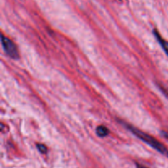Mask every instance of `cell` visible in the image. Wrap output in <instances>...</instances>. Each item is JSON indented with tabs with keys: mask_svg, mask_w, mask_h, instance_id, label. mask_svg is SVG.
<instances>
[{
	"mask_svg": "<svg viewBox=\"0 0 168 168\" xmlns=\"http://www.w3.org/2000/svg\"><path fill=\"white\" fill-rule=\"evenodd\" d=\"M120 122H121V121H120ZM122 122L123 126L126 127V129H128L130 132H132V133H133L136 137L139 138L140 140L144 142L145 144H147L150 146V147H152V148L155 149V150H157V152H159L161 154H162V155H164V156L168 157L167 148L165 145H163L160 141H158L157 139H155V138L152 136V135L147 134L145 132L142 131V130H140L139 129H138V128L131 126V125H129V124L124 122Z\"/></svg>",
	"mask_w": 168,
	"mask_h": 168,
	"instance_id": "cell-1",
	"label": "cell"
},
{
	"mask_svg": "<svg viewBox=\"0 0 168 168\" xmlns=\"http://www.w3.org/2000/svg\"><path fill=\"white\" fill-rule=\"evenodd\" d=\"M1 40H2L3 49L8 57H11L12 59H18L20 56L19 52H18V49L14 44V42L4 34H2Z\"/></svg>",
	"mask_w": 168,
	"mask_h": 168,
	"instance_id": "cell-2",
	"label": "cell"
},
{
	"mask_svg": "<svg viewBox=\"0 0 168 168\" xmlns=\"http://www.w3.org/2000/svg\"><path fill=\"white\" fill-rule=\"evenodd\" d=\"M153 34H154V36L156 37V39H157V41L159 43V44L161 45V47L162 48V49L164 50V52L166 53V54L168 56V41L167 40H166L162 38V36L160 35L159 34V32L155 29V30H153Z\"/></svg>",
	"mask_w": 168,
	"mask_h": 168,
	"instance_id": "cell-3",
	"label": "cell"
},
{
	"mask_svg": "<svg viewBox=\"0 0 168 168\" xmlns=\"http://www.w3.org/2000/svg\"><path fill=\"white\" fill-rule=\"evenodd\" d=\"M96 134L99 137H105L109 134V130L107 129L106 126H99L96 129Z\"/></svg>",
	"mask_w": 168,
	"mask_h": 168,
	"instance_id": "cell-4",
	"label": "cell"
},
{
	"mask_svg": "<svg viewBox=\"0 0 168 168\" xmlns=\"http://www.w3.org/2000/svg\"><path fill=\"white\" fill-rule=\"evenodd\" d=\"M36 147H37V149H38L39 151L41 153H43V154L46 153H47V151H48L47 147H46L44 144H38L36 145Z\"/></svg>",
	"mask_w": 168,
	"mask_h": 168,
	"instance_id": "cell-5",
	"label": "cell"
},
{
	"mask_svg": "<svg viewBox=\"0 0 168 168\" xmlns=\"http://www.w3.org/2000/svg\"><path fill=\"white\" fill-rule=\"evenodd\" d=\"M158 87H159V89L162 90V92L165 95L167 96V98L168 99V89L166 88L163 85H161V84H158Z\"/></svg>",
	"mask_w": 168,
	"mask_h": 168,
	"instance_id": "cell-6",
	"label": "cell"
},
{
	"mask_svg": "<svg viewBox=\"0 0 168 168\" xmlns=\"http://www.w3.org/2000/svg\"><path fill=\"white\" fill-rule=\"evenodd\" d=\"M161 134H162V135L163 136V137L167 139L168 141V131H166V130H163V131H162L161 132Z\"/></svg>",
	"mask_w": 168,
	"mask_h": 168,
	"instance_id": "cell-7",
	"label": "cell"
},
{
	"mask_svg": "<svg viewBox=\"0 0 168 168\" xmlns=\"http://www.w3.org/2000/svg\"><path fill=\"white\" fill-rule=\"evenodd\" d=\"M136 168H148L144 167V166H143V165H140L139 164V163H136Z\"/></svg>",
	"mask_w": 168,
	"mask_h": 168,
	"instance_id": "cell-8",
	"label": "cell"
}]
</instances>
